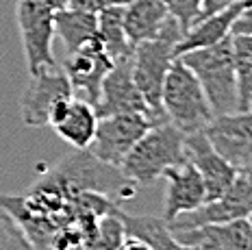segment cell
<instances>
[{
    "instance_id": "cell-1",
    "label": "cell",
    "mask_w": 252,
    "mask_h": 250,
    "mask_svg": "<svg viewBox=\"0 0 252 250\" xmlns=\"http://www.w3.org/2000/svg\"><path fill=\"white\" fill-rule=\"evenodd\" d=\"M39 181L61 191L70 202L74 196L85 194V191L109 196L115 202L128 200L137 191L135 183L126 179L122 170L96 159L89 150H78L72 157L63 159Z\"/></svg>"
},
{
    "instance_id": "cell-2",
    "label": "cell",
    "mask_w": 252,
    "mask_h": 250,
    "mask_svg": "<svg viewBox=\"0 0 252 250\" xmlns=\"http://www.w3.org/2000/svg\"><path fill=\"white\" fill-rule=\"evenodd\" d=\"M185 161V133L163 120L150 126V131L133 146L120 170L130 183H135V187H144L161 179L167 168Z\"/></svg>"
},
{
    "instance_id": "cell-3",
    "label": "cell",
    "mask_w": 252,
    "mask_h": 250,
    "mask_svg": "<svg viewBox=\"0 0 252 250\" xmlns=\"http://www.w3.org/2000/svg\"><path fill=\"white\" fill-rule=\"evenodd\" d=\"M207 94L215 116L239 111V94H237V76H235L233 61V44L230 37L209 48L191 50V53L178 57Z\"/></svg>"
},
{
    "instance_id": "cell-4",
    "label": "cell",
    "mask_w": 252,
    "mask_h": 250,
    "mask_svg": "<svg viewBox=\"0 0 252 250\" xmlns=\"http://www.w3.org/2000/svg\"><path fill=\"white\" fill-rule=\"evenodd\" d=\"M183 37V29L174 18H167L161 33L155 39H146L135 44L133 48V81L144 98L148 109L157 116H163L161 109V92L165 76L174 63V46Z\"/></svg>"
},
{
    "instance_id": "cell-5",
    "label": "cell",
    "mask_w": 252,
    "mask_h": 250,
    "mask_svg": "<svg viewBox=\"0 0 252 250\" xmlns=\"http://www.w3.org/2000/svg\"><path fill=\"white\" fill-rule=\"evenodd\" d=\"M161 109L167 122L174 124L185 135L202 131L215 118L207 94L193 76V72L181 59H174L165 76L163 92H161Z\"/></svg>"
},
{
    "instance_id": "cell-6",
    "label": "cell",
    "mask_w": 252,
    "mask_h": 250,
    "mask_svg": "<svg viewBox=\"0 0 252 250\" xmlns=\"http://www.w3.org/2000/svg\"><path fill=\"white\" fill-rule=\"evenodd\" d=\"M157 122H163V120H157L146 113H120V116L100 118L89 153L104 163L120 168L126 155L133 150V146Z\"/></svg>"
},
{
    "instance_id": "cell-7",
    "label": "cell",
    "mask_w": 252,
    "mask_h": 250,
    "mask_svg": "<svg viewBox=\"0 0 252 250\" xmlns=\"http://www.w3.org/2000/svg\"><path fill=\"white\" fill-rule=\"evenodd\" d=\"M15 20H18L20 37H22L29 74H35L46 67H57V59L52 55L55 13L35 0H18Z\"/></svg>"
},
{
    "instance_id": "cell-8",
    "label": "cell",
    "mask_w": 252,
    "mask_h": 250,
    "mask_svg": "<svg viewBox=\"0 0 252 250\" xmlns=\"http://www.w3.org/2000/svg\"><path fill=\"white\" fill-rule=\"evenodd\" d=\"M74 96L67 76L59 67H46L31 74L22 94V120L26 126H48L61 102Z\"/></svg>"
},
{
    "instance_id": "cell-9",
    "label": "cell",
    "mask_w": 252,
    "mask_h": 250,
    "mask_svg": "<svg viewBox=\"0 0 252 250\" xmlns=\"http://www.w3.org/2000/svg\"><path fill=\"white\" fill-rule=\"evenodd\" d=\"M252 213V183L237 176L233 185L226 189V194L220 196L218 200L204 202L198 209L183 213L176 220L167 224L170 231H187V228L204 226V224H222L233 220H248Z\"/></svg>"
},
{
    "instance_id": "cell-10",
    "label": "cell",
    "mask_w": 252,
    "mask_h": 250,
    "mask_svg": "<svg viewBox=\"0 0 252 250\" xmlns=\"http://www.w3.org/2000/svg\"><path fill=\"white\" fill-rule=\"evenodd\" d=\"M209 144L237 172L246 168L252 157V111H233L215 116L202 128Z\"/></svg>"
},
{
    "instance_id": "cell-11",
    "label": "cell",
    "mask_w": 252,
    "mask_h": 250,
    "mask_svg": "<svg viewBox=\"0 0 252 250\" xmlns=\"http://www.w3.org/2000/svg\"><path fill=\"white\" fill-rule=\"evenodd\" d=\"M130 57L115 61L111 72L104 76L100 96L94 105L98 118L120 116V113H146V116H152L157 120H165L152 113L148 105L144 102V98H141L137 85L133 81V59Z\"/></svg>"
},
{
    "instance_id": "cell-12",
    "label": "cell",
    "mask_w": 252,
    "mask_h": 250,
    "mask_svg": "<svg viewBox=\"0 0 252 250\" xmlns=\"http://www.w3.org/2000/svg\"><path fill=\"white\" fill-rule=\"evenodd\" d=\"M113 63L115 61L104 53L100 41H92V44L78 48L76 53L67 55L65 63H63V74L70 81L74 96L96 105L102 81L111 72Z\"/></svg>"
},
{
    "instance_id": "cell-13",
    "label": "cell",
    "mask_w": 252,
    "mask_h": 250,
    "mask_svg": "<svg viewBox=\"0 0 252 250\" xmlns=\"http://www.w3.org/2000/svg\"><path fill=\"white\" fill-rule=\"evenodd\" d=\"M185 155L187 161H191L193 168L200 174L204 191H207V202L218 200L220 196L226 194V189L239 176V172L233 165L215 153L202 131L185 135Z\"/></svg>"
},
{
    "instance_id": "cell-14",
    "label": "cell",
    "mask_w": 252,
    "mask_h": 250,
    "mask_svg": "<svg viewBox=\"0 0 252 250\" xmlns=\"http://www.w3.org/2000/svg\"><path fill=\"white\" fill-rule=\"evenodd\" d=\"M165 179V202H163V220L170 224L183 213H189L198 209L200 205L207 202V191H204V183L193 168L191 161H185L181 165L167 168L163 172Z\"/></svg>"
},
{
    "instance_id": "cell-15",
    "label": "cell",
    "mask_w": 252,
    "mask_h": 250,
    "mask_svg": "<svg viewBox=\"0 0 252 250\" xmlns=\"http://www.w3.org/2000/svg\"><path fill=\"white\" fill-rule=\"evenodd\" d=\"M178 244L193 250H252V226L248 220H233L222 224L172 231Z\"/></svg>"
},
{
    "instance_id": "cell-16",
    "label": "cell",
    "mask_w": 252,
    "mask_h": 250,
    "mask_svg": "<svg viewBox=\"0 0 252 250\" xmlns=\"http://www.w3.org/2000/svg\"><path fill=\"white\" fill-rule=\"evenodd\" d=\"M98 113L92 102L83 100L78 96H72L70 100L61 102L57 111L52 113L48 126L55 128L65 144H70L76 150H89L98 128Z\"/></svg>"
},
{
    "instance_id": "cell-17",
    "label": "cell",
    "mask_w": 252,
    "mask_h": 250,
    "mask_svg": "<svg viewBox=\"0 0 252 250\" xmlns=\"http://www.w3.org/2000/svg\"><path fill=\"white\" fill-rule=\"evenodd\" d=\"M241 9H244V4L237 0L235 4L222 9V11L204 15V18L196 20V22L183 33L181 41L174 46V59L191 53V50L215 46V44H220V41H224L226 37H230V29H233V22L237 20Z\"/></svg>"
},
{
    "instance_id": "cell-18",
    "label": "cell",
    "mask_w": 252,
    "mask_h": 250,
    "mask_svg": "<svg viewBox=\"0 0 252 250\" xmlns=\"http://www.w3.org/2000/svg\"><path fill=\"white\" fill-rule=\"evenodd\" d=\"M167 18L170 13L161 0H128L124 4V33L133 46L155 39Z\"/></svg>"
},
{
    "instance_id": "cell-19",
    "label": "cell",
    "mask_w": 252,
    "mask_h": 250,
    "mask_svg": "<svg viewBox=\"0 0 252 250\" xmlns=\"http://www.w3.org/2000/svg\"><path fill=\"white\" fill-rule=\"evenodd\" d=\"M55 35L65 44L67 55L76 53L83 46L98 41V15L70 7L63 9L55 13Z\"/></svg>"
},
{
    "instance_id": "cell-20",
    "label": "cell",
    "mask_w": 252,
    "mask_h": 250,
    "mask_svg": "<svg viewBox=\"0 0 252 250\" xmlns=\"http://www.w3.org/2000/svg\"><path fill=\"white\" fill-rule=\"evenodd\" d=\"M118 216L126 228V235L144 239L152 250H193L176 242V237L172 235L163 218L159 220V218L148 216H130L124 209H118Z\"/></svg>"
},
{
    "instance_id": "cell-21",
    "label": "cell",
    "mask_w": 252,
    "mask_h": 250,
    "mask_svg": "<svg viewBox=\"0 0 252 250\" xmlns=\"http://www.w3.org/2000/svg\"><path fill=\"white\" fill-rule=\"evenodd\" d=\"M98 41L113 61L133 55L135 46L130 44L124 33V4L109 7L98 13Z\"/></svg>"
},
{
    "instance_id": "cell-22",
    "label": "cell",
    "mask_w": 252,
    "mask_h": 250,
    "mask_svg": "<svg viewBox=\"0 0 252 250\" xmlns=\"http://www.w3.org/2000/svg\"><path fill=\"white\" fill-rule=\"evenodd\" d=\"M235 76H237L239 111H248L252 100V35H230Z\"/></svg>"
},
{
    "instance_id": "cell-23",
    "label": "cell",
    "mask_w": 252,
    "mask_h": 250,
    "mask_svg": "<svg viewBox=\"0 0 252 250\" xmlns=\"http://www.w3.org/2000/svg\"><path fill=\"white\" fill-rule=\"evenodd\" d=\"M120 209V207H118ZM118 209L113 213H107L98 220V226L94 235L87 239L85 250H118L126 239V228L118 216Z\"/></svg>"
},
{
    "instance_id": "cell-24",
    "label": "cell",
    "mask_w": 252,
    "mask_h": 250,
    "mask_svg": "<svg viewBox=\"0 0 252 250\" xmlns=\"http://www.w3.org/2000/svg\"><path fill=\"white\" fill-rule=\"evenodd\" d=\"M85 246H87L85 231L76 220H72L52 233L44 250H85Z\"/></svg>"
},
{
    "instance_id": "cell-25",
    "label": "cell",
    "mask_w": 252,
    "mask_h": 250,
    "mask_svg": "<svg viewBox=\"0 0 252 250\" xmlns=\"http://www.w3.org/2000/svg\"><path fill=\"white\" fill-rule=\"evenodd\" d=\"M0 250H37L2 207H0Z\"/></svg>"
},
{
    "instance_id": "cell-26",
    "label": "cell",
    "mask_w": 252,
    "mask_h": 250,
    "mask_svg": "<svg viewBox=\"0 0 252 250\" xmlns=\"http://www.w3.org/2000/svg\"><path fill=\"white\" fill-rule=\"evenodd\" d=\"M165 4L167 13L178 22L183 33L191 27L196 20H200L202 13V0H161Z\"/></svg>"
},
{
    "instance_id": "cell-27",
    "label": "cell",
    "mask_w": 252,
    "mask_h": 250,
    "mask_svg": "<svg viewBox=\"0 0 252 250\" xmlns=\"http://www.w3.org/2000/svg\"><path fill=\"white\" fill-rule=\"evenodd\" d=\"M128 0H67V7L78 9V11H87V13H100L109 7H120L126 4Z\"/></svg>"
},
{
    "instance_id": "cell-28",
    "label": "cell",
    "mask_w": 252,
    "mask_h": 250,
    "mask_svg": "<svg viewBox=\"0 0 252 250\" xmlns=\"http://www.w3.org/2000/svg\"><path fill=\"white\" fill-rule=\"evenodd\" d=\"M230 35H252V4L244 7L237 15V20L233 22Z\"/></svg>"
},
{
    "instance_id": "cell-29",
    "label": "cell",
    "mask_w": 252,
    "mask_h": 250,
    "mask_svg": "<svg viewBox=\"0 0 252 250\" xmlns=\"http://www.w3.org/2000/svg\"><path fill=\"white\" fill-rule=\"evenodd\" d=\"M237 0H202V13L200 18H204V15H211V13H218L222 11V9L230 7V4H235Z\"/></svg>"
},
{
    "instance_id": "cell-30",
    "label": "cell",
    "mask_w": 252,
    "mask_h": 250,
    "mask_svg": "<svg viewBox=\"0 0 252 250\" xmlns=\"http://www.w3.org/2000/svg\"><path fill=\"white\" fill-rule=\"evenodd\" d=\"M118 250H152L148 244L144 242V239H139V237H130V235H126L124 239V244L120 246Z\"/></svg>"
},
{
    "instance_id": "cell-31",
    "label": "cell",
    "mask_w": 252,
    "mask_h": 250,
    "mask_svg": "<svg viewBox=\"0 0 252 250\" xmlns=\"http://www.w3.org/2000/svg\"><path fill=\"white\" fill-rule=\"evenodd\" d=\"M35 2H39L41 7H46L52 13H59L63 9H67V0H35Z\"/></svg>"
},
{
    "instance_id": "cell-32",
    "label": "cell",
    "mask_w": 252,
    "mask_h": 250,
    "mask_svg": "<svg viewBox=\"0 0 252 250\" xmlns=\"http://www.w3.org/2000/svg\"><path fill=\"white\" fill-rule=\"evenodd\" d=\"M239 174H241V176H244V179H246V181H248V183H252V157H250V161H248V163H246V168H244V170H241V172H239Z\"/></svg>"
},
{
    "instance_id": "cell-33",
    "label": "cell",
    "mask_w": 252,
    "mask_h": 250,
    "mask_svg": "<svg viewBox=\"0 0 252 250\" xmlns=\"http://www.w3.org/2000/svg\"><path fill=\"white\" fill-rule=\"evenodd\" d=\"M239 2L244 4V7H250V4H252V0H239Z\"/></svg>"
},
{
    "instance_id": "cell-34",
    "label": "cell",
    "mask_w": 252,
    "mask_h": 250,
    "mask_svg": "<svg viewBox=\"0 0 252 250\" xmlns=\"http://www.w3.org/2000/svg\"><path fill=\"white\" fill-rule=\"evenodd\" d=\"M248 222H250V226H252V213H250V216H248Z\"/></svg>"
},
{
    "instance_id": "cell-35",
    "label": "cell",
    "mask_w": 252,
    "mask_h": 250,
    "mask_svg": "<svg viewBox=\"0 0 252 250\" xmlns=\"http://www.w3.org/2000/svg\"><path fill=\"white\" fill-rule=\"evenodd\" d=\"M248 111H252V100H250V107H248Z\"/></svg>"
}]
</instances>
